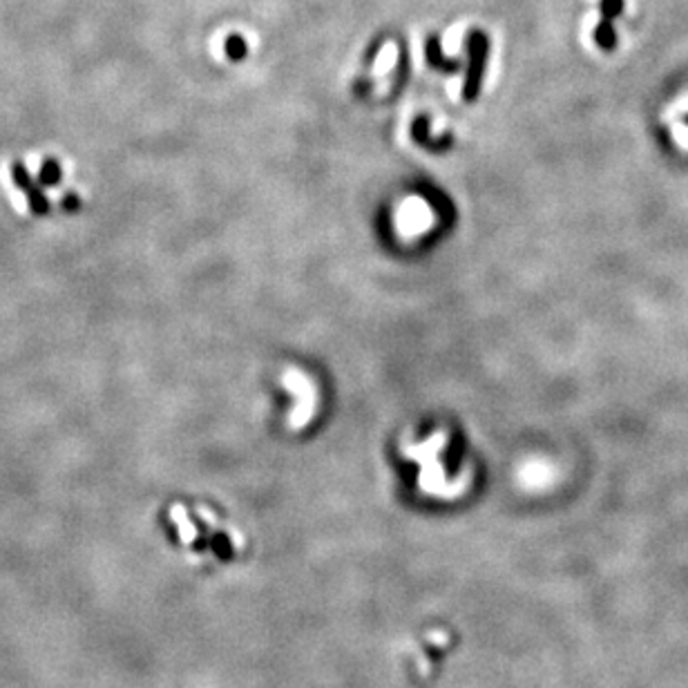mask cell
Masks as SVG:
<instances>
[{
    "instance_id": "cell-3",
    "label": "cell",
    "mask_w": 688,
    "mask_h": 688,
    "mask_svg": "<svg viewBox=\"0 0 688 688\" xmlns=\"http://www.w3.org/2000/svg\"><path fill=\"white\" fill-rule=\"evenodd\" d=\"M673 137L682 146V150H688V127H684L682 123H673Z\"/></svg>"
},
{
    "instance_id": "cell-4",
    "label": "cell",
    "mask_w": 688,
    "mask_h": 688,
    "mask_svg": "<svg viewBox=\"0 0 688 688\" xmlns=\"http://www.w3.org/2000/svg\"><path fill=\"white\" fill-rule=\"evenodd\" d=\"M684 112H688V97H682V99H679V101H677V103H675L673 107H670V110H668V116H675V114H684Z\"/></svg>"
},
{
    "instance_id": "cell-1",
    "label": "cell",
    "mask_w": 688,
    "mask_h": 688,
    "mask_svg": "<svg viewBox=\"0 0 688 688\" xmlns=\"http://www.w3.org/2000/svg\"><path fill=\"white\" fill-rule=\"evenodd\" d=\"M398 61V45L396 42H387V45H382L380 49V54L376 58V65H373V79H382V76H387L389 70H394V65Z\"/></svg>"
},
{
    "instance_id": "cell-2",
    "label": "cell",
    "mask_w": 688,
    "mask_h": 688,
    "mask_svg": "<svg viewBox=\"0 0 688 688\" xmlns=\"http://www.w3.org/2000/svg\"><path fill=\"white\" fill-rule=\"evenodd\" d=\"M463 31H465V25H454V27L447 29L445 40H443V52L447 56H452V54L458 52V49H461V34Z\"/></svg>"
}]
</instances>
